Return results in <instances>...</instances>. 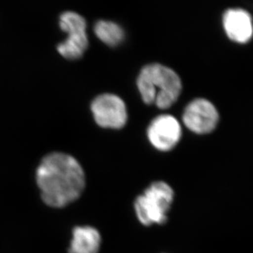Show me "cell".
Instances as JSON below:
<instances>
[{
	"mask_svg": "<svg viewBox=\"0 0 253 253\" xmlns=\"http://www.w3.org/2000/svg\"><path fill=\"white\" fill-rule=\"evenodd\" d=\"M174 199V190L168 183L154 182L134 201L137 219L144 226L165 224Z\"/></svg>",
	"mask_w": 253,
	"mask_h": 253,
	"instance_id": "3957f363",
	"label": "cell"
},
{
	"mask_svg": "<svg viewBox=\"0 0 253 253\" xmlns=\"http://www.w3.org/2000/svg\"><path fill=\"white\" fill-rule=\"evenodd\" d=\"M219 114L215 106L204 98H197L187 106L183 115V122L191 131L208 134L215 129Z\"/></svg>",
	"mask_w": 253,
	"mask_h": 253,
	"instance_id": "8992f818",
	"label": "cell"
},
{
	"mask_svg": "<svg viewBox=\"0 0 253 253\" xmlns=\"http://www.w3.org/2000/svg\"><path fill=\"white\" fill-rule=\"evenodd\" d=\"M223 26L228 37L237 43H247L253 36V21L251 15L246 10H227L223 17Z\"/></svg>",
	"mask_w": 253,
	"mask_h": 253,
	"instance_id": "ba28073f",
	"label": "cell"
},
{
	"mask_svg": "<svg viewBox=\"0 0 253 253\" xmlns=\"http://www.w3.org/2000/svg\"><path fill=\"white\" fill-rule=\"evenodd\" d=\"M137 86L146 104L161 109L171 107L181 93L182 83L176 72L163 65H147L141 71Z\"/></svg>",
	"mask_w": 253,
	"mask_h": 253,
	"instance_id": "7a4b0ae2",
	"label": "cell"
},
{
	"mask_svg": "<svg viewBox=\"0 0 253 253\" xmlns=\"http://www.w3.org/2000/svg\"><path fill=\"white\" fill-rule=\"evenodd\" d=\"M59 25L68 37L58 44L57 50L67 59H79L88 46L85 20L77 12H67L61 15Z\"/></svg>",
	"mask_w": 253,
	"mask_h": 253,
	"instance_id": "277c9868",
	"label": "cell"
},
{
	"mask_svg": "<svg viewBox=\"0 0 253 253\" xmlns=\"http://www.w3.org/2000/svg\"><path fill=\"white\" fill-rule=\"evenodd\" d=\"M41 198L51 208L69 205L81 197L85 187L82 166L72 156L53 153L43 158L36 172Z\"/></svg>",
	"mask_w": 253,
	"mask_h": 253,
	"instance_id": "6da1fadb",
	"label": "cell"
},
{
	"mask_svg": "<svg viewBox=\"0 0 253 253\" xmlns=\"http://www.w3.org/2000/svg\"><path fill=\"white\" fill-rule=\"evenodd\" d=\"M102 237L98 229L89 225L75 227L70 244L69 253H98Z\"/></svg>",
	"mask_w": 253,
	"mask_h": 253,
	"instance_id": "9c48e42d",
	"label": "cell"
},
{
	"mask_svg": "<svg viewBox=\"0 0 253 253\" xmlns=\"http://www.w3.org/2000/svg\"><path fill=\"white\" fill-rule=\"evenodd\" d=\"M91 110L97 124L103 128L121 129L127 121L124 101L112 93L98 96L91 104Z\"/></svg>",
	"mask_w": 253,
	"mask_h": 253,
	"instance_id": "5b68a950",
	"label": "cell"
},
{
	"mask_svg": "<svg viewBox=\"0 0 253 253\" xmlns=\"http://www.w3.org/2000/svg\"><path fill=\"white\" fill-rule=\"evenodd\" d=\"M181 126L176 118L170 115L156 117L148 129V139L157 149L171 150L181 138Z\"/></svg>",
	"mask_w": 253,
	"mask_h": 253,
	"instance_id": "52a82bcc",
	"label": "cell"
},
{
	"mask_svg": "<svg viewBox=\"0 0 253 253\" xmlns=\"http://www.w3.org/2000/svg\"><path fill=\"white\" fill-rule=\"evenodd\" d=\"M94 33L101 41L109 46H117L124 40V31L122 27L110 21H98L94 26Z\"/></svg>",
	"mask_w": 253,
	"mask_h": 253,
	"instance_id": "30bf717a",
	"label": "cell"
}]
</instances>
